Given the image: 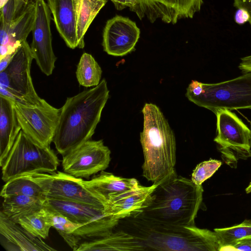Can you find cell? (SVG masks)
Here are the masks:
<instances>
[{"label":"cell","mask_w":251,"mask_h":251,"mask_svg":"<svg viewBox=\"0 0 251 251\" xmlns=\"http://www.w3.org/2000/svg\"><path fill=\"white\" fill-rule=\"evenodd\" d=\"M245 191H246V192L247 194H249V193H251V182H250V183H249V184L248 185V186L247 187V188H246Z\"/></svg>","instance_id":"obj_43"},{"label":"cell","mask_w":251,"mask_h":251,"mask_svg":"<svg viewBox=\"0 0 251 251\" xmlns=\"http://www.w3.org/2000/svg\"><path fill=\"white\" fill-rule=\"evenodd\" d=\"M131 4V7L130 10L136 13L140 4V0H129Z\"/></svg>","instance_id":"obj_41"},{"label":"cell","mask_w":251,"mask_h":251,"mask_svg":"<svg viewBox=\"0 0 251 251\" xmlns=\"http://www.w3.org/2000/svg\"><path fill=\"white\" fill-rule=\"evenodd\" d=\"M14 54H8L2 58H0V72L3 71L6 68Z\"/></svg>","instance_id":"obj_40"},{"label":"cell","mask_w":251,"mask_h":251,"mask_svg":"<svg viewBox=\"0 0 251 251\" xmlns=\"http://www.w3.org/2000/svg\"><path fill=\"white\" fill-rule=\"evenodd\" d=\"M228 250L251 251V235L237 241Z\"/></svg>","instance_id":"obj_33"},{"label":"cell","mask_w":251,"mask_h":251,"mask_svg":"<svg viewBox=\"0 0 251 251\" xmlns=\"http://www.w3.org/2000/svg\"><path fill=\"white\" fill-rule=\"evenodd\" d=\"M179 19L193 18L199 12L202 0H175Z\"/></svg>","instance_id":"obj_31"},{"label":"cell","mask_w":251,"mask_h":251,"mask_svg":"<svg viewBox=\"0 0 251 251\" xmlns=\"http://www.w3.org/2000/svg\"><path fill=\"white\" fill-rule=\"evenodd\" d=\"M214 231L220 245V251H227L237 241L251 235V220H245L230 227L215 228Z\"/></svg>","instance_id":"obj_28"},{"label":"cell","mask_w":251,"mask_h":251,"mask_svg":"<svg viewBox=\"0 0 251 251\" xmlns=\"http://www.w3.org/2000/svg\"><path fill=\"white\" fill-rule=\"evenodd\" d=\"M215 114L217 135L214 141L219 145L224 162L236 168L239 160L251 157V131L230 110L220 109Z\"/></svg>","instance_id":"obj_9"},{"label":"cell","mask_w":251,"mask_h":251,"mask_svg":"<svg viewBox=\"0 0 251 251\" xmlns=\"http://www.w3.org/2000/svg\"><path fill=\"white\" fill-rule=\"evenodd\" d=\"M33 59L30 46L25 40L17 49L6 68L0 72V94L28 105L42 101L31 76Z\"/></svg>","instance_id":"obj_8"},{"label":"cell","mask_w":251,"mask_h":251,"mask_svg":"<svg viewBox=\"0 0 251 251\" xmlns=\"http://www.w3.org/2000/svg\"><path fill=\"white\" fill-rule=\"evenodd\" d=\"M234 6L246 10L250 16L249 22L251 25V0H234Z\"/></svg>","instance_id":"obj_34"},{"label":"cell","mask_w":251,"mask_h":251,"mask_svg":"<svg viewBox=\"0 0 251 251\" xmlns=\"http://www.w3.org/2000/svg\"><path fill=\"white\" fill-rule=\"evenodd\" d=\"M44 205L81 225L73 233L80 239L103 236L114 229L120 221L108 213L103 206L50 197H47Z\"/></svg>","instance_id":"obj_7"},{"label":"cell","mask_w":251,"mask_h":251,"mask_svg":"<svg viewBox=\"0 0 251 251\" xmlns=\"http://www.w3.org/2000/svg\"><path fill=\"white\" fill-rule=\"evenodd\" d=\"M51 227L54 228L64 240L74 251H76L79 245V238L75 235L74 232L81 225L76 224L68 218L44 205Z\"/></svg>","instance_id":"obj_26"},{"label":"cell","mask_w":251,"mask_h":251,"mask_svg":"<svg viewBox=\"0 0 251 251\" xmlns=\"http://www.w3.org/2000/svg\"><path fill=\"white\" fill-rule=\"evenodd\" d=\"M16 5L15 18L22 13L32 0H15Z\"/></svg>","instance_id":"obj_36"},{"label":"cell","mask_w":251,"mask_h":251,"mask_svg":"<svg viewBox=\"0 0 251 251\" xmlns=\"http://www.w3.org/2000/svg\"><path fill=\"white\" fill-rule=\"evenodd\" d=\"M107 0H76V30L79 49L84 47V35Z\"/></svg>","instance_id":"obj_24"},{"label":"cell","mask_w":251,"mask_h":251,"mask_svg":"<svg viewBox=\"0 0 251 251\" xmlns=\"http://www.w3.org/2000/svg\"><path fill=\"white\" fill-rule=\"evenodd\" d=\"M35 16L30 46L33 59L42 73L51 75L56 60L52 46L50 10L45 0H34Z\"/></svg>","instance_id":"obj_13"},{"label":"cell","mask_w":251,"mask_h":251,"mask_svg":"<svg viewBox=\"0 0 251 251\" xmlns=\"http://www.w3.org/2000/svg\"><path fill=\"white\" fill-rule=\"evenodd\" d=\"M102 70L92 55L84 53L77 65L76 76L79 84L86 87L96 86L100 82Z\"/></svg>","instance_id":"obj_27"},{"label":"cell","mask_w":251,"mask_h":251,"mask_svg":"<svg viewBox=\"0 0 251 251\" xmlns=\"http://www.w3.org/2000/svg\"><path fill=\"white\" fill-rule=\"evenodd\" d=\"M110 154L102 140H89L63 155V171L76 177L88 178L109 166Z\"/></svg>","instance_id":"obj_12"},{"label":"cell","mask_w":251,"mask_h":251,"mask_svg":"<svg viewBox=\"0 0 251 251\" xmlns=\"http://www.w3.org/2000/svg\"><path fill=\"white\" fill-rule=\"evenodd\" d=\"M9 1V0H0V9L2 8Z\"/></svg>","instance_id":"obj_42"},{"label":"cell","mask_w":251,"mask_h":251,"mask_svg":"<svg viewBox=\"0 0 251 251\" xmlns=\"http://www.w3.org/2000/svg\"><path fill=\"white\" fill-rule=\"evenodd\" d=\"M239 68L243 72H246L251 68V55L241 58Z\"/></svg>","instance_id":"obj_38"},{"label":"cell","mask_w":251,"mask_h":251,"mask_svg":"<svg viewBox=\"0 0 251 251\" xmlns=\"http://www.w3.org/2000/svg\"><path fill=\"white\" fill-rule=\"evenodd\" d=\"M145 250L133 236L116 226L103 236L79 244L76 251Z\"/></svg>","instance_id":"obj_19"},{"label":"cell","mask_w":251,"mask_h":251,"mask_svg":"<svg viewBox=\"0 0 251 251\" xmlns=\"http://www.w3.org/2000/svg\"><path fill=\"white\" fill-rule=\"evenodd\" d=\"M23 175L37 183L44 191L47 197L103 206L107 211L106 200L87 186L82 178L60 171Z\"/></svg>","instance_id":"obj_10"},{"label":"cell","mask_w":251,"mask_h":251,"mask_svg":"<svg viewBox=\"0 0 251 251\" xmlns=\"http://www.w3.org/2000/svg\"><path fill=\"white\" fill-rule=\"evenodd\" d=\"M59 160L50 147L40 145L22 130L2 167V179L6 182L17 176L54 172Z\"/></svg>","instance_id":"obj_6"},{"label":"cell","mask_w":251,"mask_h":251,"mask_svg":"<svg viewBox=\"0 0 251 251\" xmlns=\"http://www.w3.org/2000/svg\"><path fill=\"white\" fill-rule=\"evenodd\" d=\"M158 184L137 187L108 197L107 212L119 220L139 213L149 195Z\"/></svg>","instance_id":"obj_16"},{"label":"cell","mask_w":251,"mask_h":251,"mask_svg":"<svg viewBox=\"0 0 251 251\" xmlns=\"http://www.w3.org/2000/svg\"><path fill=\"white\" fill-rule=\"evenodd\" d=\"M24 195L46 200L47 196L41 187L35 181L25 175L15 176L5 182L0 196L7 197Z\"/></svg>","instance_id":"obj_25"},{"label":"cell","mask_w":251,"mask_h":251,"mask_svg":"<svg viewBox=\"0 0 251 251\" xmlns=\"http://www.w3.org/2000/svg\"><path fill=\"white\" fill-rule=\"evenodd\" d=\"M56 29L67 46L74 49L78 44L76 30V0H47Z\"/></svg>","instance_id":"obj_17"},{"label":"cell","mask_w":251,"mask_h":251,"mask_svg":"<svg viewBox=\"0 0 251 251\" xmlns=\"http://www.w3.org/2000/svg\"><path fill=\"white\" fill-rule=\"evenodd\" d=\"M35 236L46 239L51 225L43 207L40 210L23 217L16 222Z\"/></svg>","instance_id":"obj_29"},{"label":"cell","mask_w":251,"mask_h":251,"mask_svg":"<svg viewBox=\"0 0 251 251\" xmlns=\"http://www.w3.org/2000/svg\"><path fill=\"white\" fill-rule=\"evenodd\" d=\"M234 19L237 24L242 25L249 21L250 16L246 10L239 8L235 13Z\"/></svg>","instance_id":"obj_35"},{"label":"cell","mask_w":251,"mask_h":251,"mask_svg":"<svg viewBox=\"0 0 251 251\" xmlns=\"http://www.w3.org/2000/svg\"><path fill=\"white\" fill-rule=\"evenodd\" d=\"M85 183L106 201L111 195L134 188L140 185L135 178L122 177L104 171L90 180H85Z\"/></svg>","instance_id":"obj_21"},{"label":"cell","mask_w":251,"mask_h":251,"mask_svg":"<svg viewBox=\"0 0 251 251\" xmlns=\"http://www.w3.org/2000/svg\"><path fill=\"white\" fill-rule=\"evenodd\" d=\"M21 128L15 108V100L0 94V165L1 167Z\"/></svg>","instance_id":"obj_18"},{"label":"cell","mask_w":251,"mask_h":251,"mask_svg":"<svg viewBox=\"0 0 251 251\" xmlns=\"http://www.w3.org/2000/svg\"><path fill=\"white\" fill-rule=\"evenodd\" d=\"M0 233L1 244L7 251H43L55 250L41 238L34 236L19 224L0 212Z\"/></svg>","instance_id":"obj_15"},{"label":"cell","mask_w":251,"mask_h":251,"mask_svg":"<svg viewBox=\"0 0 251 251\" xmlns=\"http://www.w3.org/2000/svg\"><path fill=\"white\" fill-rule=\"evenodd\" d=\"M186 96L196 105L214 113L220 109H251V71L217 83L192 80Z\"/></svg>","instance_id":"obj_5"},{"label":"cell","mask_w":251,"mask_h":251,"mask_svg":"<svg viewBox=\"0 0 251 251\" xmlns=\"http://www.w3.org/2000/svg\"><path fill=\"white\" fill-rule=\"evenodd\" d=\"M136 14L140 20L146 18L151 23L160 19L175 24L179 20L175 0H140Z\"/></svg>","instance_id":"obj_22"},{"label":"cell","mask_w":251,"mask_h":251,"mask_svg":"<svg viewBox=\"0 0 251 251\" xmlns=\"http://www.w3.org/2000/svg\"><path fill=\"white\" fill-rule=\"evenodd\" d=\"M222 162L218 160L210 159L199 163L193 170L191 180L198 186L211 177L221 167Z\"/></svg>","instance_id":"obj_30"},{"label":"cell","mask_w":251,"mask_h":251,"mask_svg":"<svg viewBox=\"0 0 251 251\" xmlns=\"http://www.w3.org/2000/svg\"><path fill=\"white\" fill-rule=\"evenodd\" d=\"M15 108L21 130L41 146L50 147L60 113L45 100L36 105H28L15 100Z\"/></svg>","instance_id":"obj_11"},{"label":"cell","mask_w":251,"mask_h":251,"mask_svg":"<svg viewBox=\"0 0 251 251\" xmlns=\"http://www.w3.org/2000/svg\"><path fill=\"white\" fill-rule=\"evenodd\" d=\"M0 45H2L4 43L7 38L10 24L5 23L1 20H0Z\"/></svg>","instance_id":"obj_37"},{"label":"cell","mask_w":251,"mask_h":251,"mask_svg":"<svg viewBox=\"0 0 251 251\" xmlns=\"http://www.w3.org/2000/svg\"><path fill=\"white\" fill-rule=\"evenodd\" d=\"M140 35V30L135 22L128 18L116 15L108 20L104 26L103 50L111 55H125L134 50Z\"/></svg>","instance_id":"obj_14"},{"label":"cell","mask_w":251,"mask_h":251,"mask_svg":"<svg viewBox=\"0 0 251 251\" xmlns=\"http://www.w3.org/2000/svg\"><path fill=\"white\" fill-rule=\"evenodd\" d=\"M118 10H122L126 7L130 8L131 4L129 0H110Z\"/></svg>","instance_id":"obj_39"},{"label":"cell","mask_w":251,"mask_h":251,"mask_svg":"<svg viewBox=\"0 0 251 251\" xmlns=\"http://www.w3.org/2000/svg\"><path fill=\"white\" fill-rule=\"evenodd\" d=\"M45 200L24 195L3 198L1 211L10 220H18L36 212L44 207Z\"/></svg>","instance_id":"obj_23"},{"label":"cell","mask_w":251,"mask_h":251,"mask_svg":"<svg viewBox=\"0 0 251 251\" xmlns=\"http://www.w3.org/2000/svg\"><path fill=\"white\" fill-rule=\"evenodd\" d=\"M249 71H251V69H249V70H248L246 72H249Z\"/></svg>","instance_id":"obj_44"},{"label":"cell","mask_w":251,"mask_h":251,"mask_svg":"<svg viewBox=\"0 0 251 251\" xmlns=\"http://www.w3.org/2000/svg\"><path fill=\"white\" fill-rule=\"evenodd\" d=\"M35 16L33 0L11 23L7 38L4 43L0 45V58L8 54L14 53L20 45L26 40L28 34L32 31Z\"/></svg>","instance_id":"obj_20"},{"label":"cell","mask_w":251,"mask_h":251,"mask_svg":"<svg viewBox=\"0 0 251 251\" xmlns=\"http://www.w3.org/2000/svg\"><path fill=\"white\" fill-rule=\"evenodd\" d=\"M103 78L97 86L68 97L60 108L52 142L62 156L91 140L109 98Z\"/></svg>","instance_id":"obj_1"},{"label":"cell","mask_w":251,"mask_h":251,"mask_svg":"<svg viewBox=\"0 0 251 251\" xmlns=\"http://www.w3.org/2000/svg\"><path fill=\"white\" fill-rule=\"evenodd\" d=\"M143 129L140 133L144 161L143 176L159 184L176 174V142L174 133L159 108L146 103L142 110Z\"/></svg>","instance_id":"obj_4"},{"label":"cell","mask_w":251,"mask_h":251,"mask_svg":"<svg viewBox=\"0 0 251 251\" xmlns=\"http://www.w3.org/2000/svg\"><path fill=\"white\" fill-rule=\"evenodd\" d=\"M0 9V20L7 24H10L15 19L16 5L15 0H9Z\"/></svg>","instance_id":"obj_32"},{"label":"cell","mask_w":251,"mask_h":251,"mask_svg":"<svg viewBox=\"0 0 251 251\" xmlns=\"http://www.w3.org/2000/svg\"><path fill=\"white\" fill-rule=\"evenodd\" d=\"M203 192L202 186L176 173L156 186L135 214L167 225L194 226Z\"/></svg>","instance_id":"obj_3"},{"label":"cell","mask_w":251,"mask_h":251,"mask_svg":"<svg viewBox=\"0 0 251 251\" xmlns=\"http://www.w3.org/2000/svg\"><path fill=\"white\" fill-rule=\"evenodd\" d=\"M117 226L133 236L145 250L219 251L220 249L214 231L195 225H167L134 214L120 220Z\"/></svg>","instance_id":"obj_2"}]
</instances>
